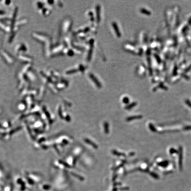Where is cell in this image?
Instances as JSON below:
<instances>
[{
  "label": "cell",
  "instance_id": "cell-3",
  "mask_svg": "<svg viewBox=\"0 0 191 191\" xmlns=\"http://www.w3.org/2000/svg\"><path fill=\"white\" fill-rule=\"evenodd\" d=\"M104 131L106 133H107L109 131L108 130V123H104Z\"/></svg>",
  "mask_w": 191,
  "mask_h": 191
},
{
  "label": "cell",
  "instance_id": "cell-6",
  "mask_svg": "<svg viewBox=\"0 0 191 191\" xmlns=\"http://www.w3.org/2000/svg\"><path fill=\"white\" fill-rule=\"evenodd\" d=\"M113 153L115 155H120V156L123 155H124V154H123V153H118V152L115 151H113Z\"/></svg>",
  "mask_w": 191,
  "mask_h": 191
},
{
  "label": "cell",
  "instance_id": "cell-5",
  "mask_svg": "<svg viewBox=\"0 0 191 191\" xmlns=\"http://www.w3.org/2000/svg\"><path fill=\"white\" fill-rule=\"evenodd\" d=\"M123 102L125 104H128L129 102V99L127 97H125L123 99Z\"/></svg>",
  "mask_w": 191,
  "mask_h": 191
},
{
  "label": "cell",
  "instance_id": "cell-2",
  "mask_svg": "<svg viewBox=\"0 0 191 191\" xmlns=\"http://www.w3.org/2000/svg\"><path fill=\"white\" fill-rule=\"evenodd\" d=\"M85 141H86V142H87V143L89 144H90L91 145H92L94 148H97V145L94 143L92 142V141L89 140V139H85Z\"/></svg>",
  "mask_w": 191,
  "mask_h": 191
},
{
  "label": "cell",
  "instance_id": "cell-4",
  "mask_svg": "<svg viewBox=\"0 0 191 191\" xmlns=\"http://www.w3.org/2000/svg\"><path fill=\"white\" fill-rule=\"evenodd\" d=\"M136 105V103H133L132 104H130V105H129V106H128V107H127L126 108V109H131V108H132L133 107H134V106H135Z\"/></svg>",
  "mask_w": 191,
  "mask_h": 191
},
{
  "label": "cell",
  "instance_id": "cell-8",
  "mask_svg": "<svg viewBox=\"0 0 191 191\" xmlns=\"http://www.w3.org/2000/svg\"><path fill=\"white\" fill-rule=\"evenodd\" d=\"M142 12L144 13H146L147 14H149V13H148V11H147V10H144L143 11H142Z\"/></svg>",
  "mask_w": 191,
  "mask_h": 191
},
{
  "label": "cell",
  "instance_id": "cell-7",
  "mask_svg": "<svg viewBox=\"0 0 191 191\" xmlns=\"http://www.w3.org/2000/svg\"><path fill=\"white\" fill-rule=\"evenodd\" d=\"M4 5H10V3L11 2L10 1H4Z\"/></svg>",
  "mask_w": 191,
  "mask_h": 191
},
{
  "label": "cell",
  "instance_id": "cell-1",
  "mask_svg": "<svg viewBox=\"0 0 191 191\" xmlns=\"http://www.w3.org/2000/svg\"><path fill=\"white\" fill-rule=\"evenodd\" d=\"M142 117V116L141 115H136V116H134L132 117H129L128 118L126 119L127 121H131V120H135V119H140Z\"/></svg>",
  "mask_w": 191,
  "mask_h": 191
}]
</instances>
